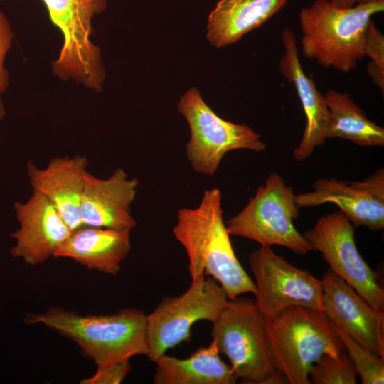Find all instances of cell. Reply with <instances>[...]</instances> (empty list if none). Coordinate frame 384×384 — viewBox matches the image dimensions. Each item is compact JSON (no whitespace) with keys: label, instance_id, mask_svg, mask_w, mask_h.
Wrapping results in <instances>:
<instances>
[{"label":"cell","instance_id":"cell-10","mask_svg":"<svg viewBox=\"0 0 384 384\" xmlns=\"http://www.w3.org/2000/svg\"><path fill=\"white\" fill-rule=\"evenodd\" d=\"M249 264L256 281L255 304L267 319L293 306L324 311L321 279L289 263L271 246L252 251Z\"/></svg>","mask_w":384,"mask_h":384},{"label":"cell","instance_id":"cell-7","mask_svg":"<svg viewBox=\"0 0 384 384\" xmlns=\"http://www.w3.org/2000/svg\"><path fill=\"white\" fill-rule=\"evenodd\" d=\"M293 188L273 172L243 209L226 223L231 235L252 240L261 246L281 245L302 254L312 250L309 241L295 228L299 215Z\"/></svg>","mask_w":384,"mask_h":384},{"label":"cell","instance_id":"cell-13","mask_svg":"<svg viewBox=\"0 0 384 384\" xmlns=\"http://www.w3.org/2000/svg\"><path fill=\"white\" fill-rule=\"evenodd\" d=\"M324 312L369 352L384 358V314L331 269L322 277Z\"/></svg>","mask_w":384,"mask_h":384},{"label":"cell","instance_id":"cell-3","mask_svg":"<svg viewBox=\"0 0 384 384\" xmlns=\"http://www.w3.org/2000/svg\"><path fill=\"white\" fill-rule=\"evenodd\" d=\"M384 0L341 9L315 0L299 13L303 55L324 68L347 73L363 58L365 32L371 17L383 11Z\"/></svg>","mask_w":384,"mask_h":384},{"label":"cell","instance_id":"cell-19","mask_svg":"<svg viewBox=\"0 0 384 384\" xmlns=\"http://www.w3.org/2000/svg\"><path fill=\"white\" fill-rule=\"evenodd\" d=\"M289 0H219L210 12L206 38L214 47L238 41L279 11Z\"/></svg>","mask_w":384,"mask_h":384},{"label":"cell","instance_id":"cell-11","mask_svg":"<svg viewBox=\"0 0 384 384\" xmlns=\"http://www.w3.org/2000/svg\"><path fill=\"white\" fill-rule=\"evenodd\" d=\"M303 235L313 250L322 254L331 270L373 307L383 311V289L376 273L358 252L353 226L341 210L321 216Z\"/></svg>","mask_w":384,"mask_h":384},{"label":"cell","instance_id":"cell-4","mask_svg":"<svg viewBox=\"0 0 384 384\" xmlns=\"http://www.w3.org/2000/svg\"><path fill=\"white\" fill-rule=\"evenodd\" d=\"M213 341L231 363L236 378L243 383H288L277 368L267 328V319L255 302L245 297L229 299L213 323Z\"/></svg>","mask_w":384,"mask_h":384},{"label":"cell","instance_id":"cell-2","mask_svg":"<svg viewBox=\"0 0 384 384\" xmlns=\"http://www.w3.org/2000/svg\"><path fill=\"white\" fill-rule=\"evenodd\" d=\"M27 324H42L74 341L97 368L147 356L146 315L123 309L105 315H81L51 307L44 313L28 314Z\"/></svg>","mask_w":384,"mask_h":384},{"label":"cell","instance_id":"cell-27","mask_svg":"<svg viewBox=\"0 0 384 384\" xmlns=\"http://www.w3.org/2000/svg\"><path fill=\"white\" fill-rule=\"evenodd\" d=\"M380 0H330L331 4L341 9H346L358 4H364Z\"/></svg>","mask_w":384,"mask_h":384},{"label":"cell","instance_id":"cell-28","mask_svg":"<svg viewBox=\"0 0 384 384\" xmlns=\"http://www.w3.org/2000/svg\"><path fill=\"white\" fill-rule=\"evenodd\" d=\"M5 109L2 100L0 97V122L5 115Z\"/></svg>","mask_w":384,"mask_h":384},{"label":"cell","instance_id":"cell-14","mask_svg":"<svg viewBox=\"0 0 384 384\" xmlns=\"http://www.w3.org/2000/svg\"><path fill=\"white\" fill-rule=\"evenodd\" d=\"M14 208L20 227L11 233L16 245L11 249L14 257L30 265L45 262L54 257L71 233L54 205L33 191L26 202H15Z\"/></svg>","mask_w":384,"mask_h":384},{"label":"cell","instance_id":"cell-22","mask_svg":"<svg viewBox=\"0 0 384 384\" xmlns=\"http://www.w3.org/2000/svg\"><path fill=\"white\" fill-rule=\"evenodd\" d=\"M357 370L346 351L338 358L323 355L311 366L310 383L355 384Z\"/></svg>","mask_w":384,"mask_h":384},{"label":"cell","instance_id":"cell-23","mask_svg":"<svg viewBox=\"0 0 384 384\" xmlns=\"http://www.w3.org/2000/svg\"><path fill=\"white\" fill-rule=\"evenodd\" d=\"M332 324V323H331ZM363 384L384 383L383 358L375 355L332 324Z\"/></svg>","mask_w":384,"mask_h":384},{"label":"cell","instance_id":"cell-12","mask_svg":"<svg viewBox=\"0 0 384 384\" xmlns=\"http://www.w3.org/2000/svg\"><path fill=\"white\" fill-rule=\"evenodd\" d=\"M312 191L295 195L299 207L332 203L338 206L353 226L372 230L384 228V170L379 169L361 181L334 178L315 181Z\"/></svg>","mask_w":384,"mask_h":384},{"label":"cell","instance_id":"cell-5","mask_svg":"<svg viewBox=\"0 0 384 384\" xmlns=\"http://www.w3.org/2000/svg\"><path fill=\"white\" fill-rule=\"evenodd\" d=\"M277 368L288 383L309 384L312 365L323 355L338 358L344 345L323 311L293 306L267 319Z\"/></svg>","mask_w":384,"mask_h":384},{"label":"cell","instance_id":"cell-26","mask_svg":"<svg viewBox=\"0 0 384 384\" xmlns=\"http://www.w3.org/2000/svg\"><path fill=\"white\" fill-rule=\"evenodd\" d=\"M14 33L5 14L0 11V95L9 84V72L4 68L5 57L11 48Z\"/></svg>","mask_w":384,"mask_h":384},{"label":"cell","instance_id":"cell-9","mask_svg":"<svg viewBox=\"0 0 384 384\" xmlns=\"http://www.w3.org/2000/svg\"><path fill=\"white\" fill-rule=\"evenodd\" d=\"M191 279L186 292L178 297H164L146 315L147 358L154 362L169 349L191 338V327L200 320L212 323L227 306L229 297L213 277Z\"/></svg>","mask_w":384,"mask_h":384},{"label":"cell","instance_id":"cell-8","mask_svg":"<svg viewBox=\"0 0 384 384\" xmlns=\"http://www.w3.org/2000/svg\"><path fill=\"white\" fill-rule=\"evenodd\" d=\"M178 110L189 125L191 136L186 144V154L196 173L213 176L225 154L230 151L261 152L266 149L259 134L246 124L221 118L195 87L181 96Z\"/></svg>","mask_w":384,"mask_h":384},{"label":"cell","instance_id":"cell-16","mask_svg":"<svg viewBox=\"0 0 384 384\" xmlns=\"http://www.w3.org/2000/svg\"><path fill=\"white\" fill-rule=\"evenodd\" d=\"M284 52L279 62L282 75L294 85L306 117V127L298 146L293 154L297 161H304L322 146L327 139L330 113L324 95L318 91L313 78L304 71L299 58L297 43L294 32L284 28L282 31Z\"/></svg>","mask_w":384,"mask_h":384},{"label":"cell","instance_id":"cell-17","mask_svg":"<svg viewBox=\"0 0 384 384\" xmlns=\"http://www.w3.org/2000/svg\"><path fill=\"white\" fill-rule=\"evenodd\" d=\"M87 159L81 155L52 158L43 169L29 161L26 172L33 191L48 198L71 231L83 225L80 206Z\"/></svg>","mask_w":384,"mask_h":384},{"label":"cell","instance_id":"cell-6","mask_svg":"<svg viewBox=\"0 0 384 384\" xmlns=\"http://www.w3.org/2000/svg\"><path fill=\"white\" fill-rule=\"evenodd\" d=\"M42 1L64 39L59 57L53 63L54 74L100 92L106 72L100 48L92 43L90 36L92 19L106 10L107 0Z\"/></svg>","mask_w":384,"mask_h":384},{"label":"cell","instance_id":"cell-21","mask_svg":"<svg viewBox=\"0 0 384 384\" xmlns=\"http://www.w3.org/2000/svg\"><path fill=\"white\" fill-rule=\"evenodd\" d=\"M324 99L331 117L327 138L340 137L366 147L384 146V128L368 119L349 93L329 90Z\"/></svg>","mask_w":384,"mask_h":384},{"label":"cell","instance_id":"cell-25","mask_svg":"<svg viewBox=\"0 0 384 384\" xmlns=\"http://www.w3.org/2000/svg\"><path fill=\"white\" fill-rule=\"evenodd\" d=\"M132 368L129 360L97 368L90 378L80 381L81 384H119L124 380Z\"/></svg>","mask_w":384,"mask_h":384},{"label":"cell","instance_id":"cell-18","mask_svg":"<svg viewBox=\"0 0 384 384\" xmlns=\"http://www.w3.org/2000/svg\"><path fill=\"white\" fill-rule=\"evenodd\" d=\"M130 231L82 225L58 249L55 257H68L90 270L117 275L131 250Z\"/></svg>","mask_w":384,"mask_h":384},{"label":"cell","instance_id":"cell-24","mask_svg":"<svg viewBox=\"0 0 384 384\" xmlns=\"http://www.w3.org/2000/svg\"><path fill=\"white\" fill-rule=\"evenodd\" d=\"M363 55L371 58L367 72L373 82L384 90V36L371 20L365 32L363 46Z\"/></svg>","mask_w":384,"mask_h":384},{"label":"cell","instance_id":"cell-20","mask_svg":"<svg viewBox=\"0 0 384 384\" xmlns=\"http://www.w3.org/2000/svg\"><path fill=\"white\" fill-rule=\"evenodd\" d=\"M216 343L201 347L181 359L166 353L155 362L154 384H234L237 378L231 367L219 356Z\"/></svg>","mask_w":384,"mask_h":384},{"label":"cell","instance_id":"cell-1","mask_svg":"<svg viewBox=\"0 0 384 384\" xmlns=\"http://www.w3.org/2000/svg\"><path fill=\"white\" fill-rule=\"evenodd\" d=\"M223 215L222 194L216 188L204 191L196 208L178 210L173 233L186 251L191 277L210 276L230 299L255 294V283L234 252Z\"/></svg>","mask_w":384,"mask_h":384},{"label":"cell","instance_id":"cell-15","mask_svg":"<svg viewBox=\"0 0 384 384\" xmlns=\"http://www.w3.org/2000/svg\"><path fill=\"white\" fill-rule=\"evenodd\" d=\"M84 181L80 206L83 225L129 230L137 226L131 213L137 193V178H129L123 169L118 168L106 179L86 171Z\"/></svg>","mask_w":384,"mask_h":384}]
</instances>
